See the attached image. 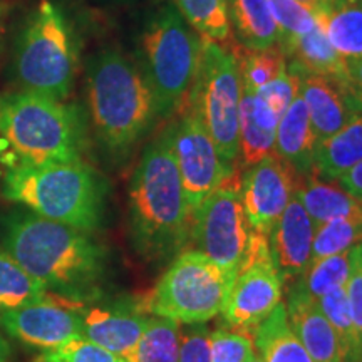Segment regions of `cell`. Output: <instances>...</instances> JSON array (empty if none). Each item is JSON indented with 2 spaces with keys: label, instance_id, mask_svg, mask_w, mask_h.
I'll list each match as a JSON object with an SVG mask.
<instances>
[{
  "label": "cell",
  "instance_id": "obj_1",
  "mask_svg": "<svg viewBox=\"0 0 362 362\" xmlns=\"http://www.w3.org/2000/svg\"><path fill=\"white\" fill-rule=\"evenodd\" d=\"M0 247L45 292L71 304L96 297L106 274V250L89 233L27 208L0 214Z\"/></svg>",
  "mask_w": 362,
  "mask_h": 362
},
{
  "label": "cell",
  "instance_id": "obj_2",
  "mask_svg": "<svg viewBox=\"0 0 362 362\" xmlns=\"http://www.w3.org/2000/svg\"><path fill=\"white\" fill-rule=\"evenodd\" d=\"M129 232L136 252L149 262L178 255L192 235L170 126L144 148L131 176Z\"/></svg>",
  "mask_w": 362,
  "mask_h": 362
},
{
  "label": "cell",
  "instance_id": "obj_3",
  "mask_svg": "<svg viewBox=\"0 0 362 362\" xmlns=\"http://www.w3.org/2000/svg\"><path fill=\"white\" fill-rule=\"evenodd\" d=\"M86 86L94 139L112 160H123L160 119L155 94L139 66L117 49L89 59Z\"/></svg>",
  "mask_w": 362,
  "mask_h": 362
},
{
  "label": "cell",
  "instance_id": "obj_4",
  "mask_svg": "<svg viewBox=\"0 0 362 362\" xmlns=\"http://www.w3.org/2000/svg\"><path fill=\"white\" fill-rule=\"evenodd\" d=\"M107 185L86 161L13 165L4 197L44 218L93 233L101 226Z\"/></svg>",
  "mask_w": 362,
  "mask_h": 362
},
{
  "label": "cell",
  "instance_id": "obj_5",
  "mask_svg": "<svg viewBox=\"0 0 362 362\" xmlns=\"http://www.w3.org/2000/svg\"><path fill=\"white\" fill-rule=\"evenodd\" d=\"M0 134L12 148L13 165L84 161L88 121L78 104L30 93L0 96Z\"/></svg>",
  "mask_w": 362,
  "mask_h": 362
},
{
  "label": "cell",
  "instance_id": "obj_6",
  "mask_svg": "<svg viewBox=\"0 0 362 362\" xmlns=\"http://www.w3.org/2000/svg\"><path fill=\"white\" fill-rule=\"evenodd\" d=\"M12 81L22 93L64 101L78 71V42L64 12L44 0L27 17L12 51Z\"/></svg>",
  "mask_w": 362,
  "mask_h": 362
},
{
  "label": "cell",
  "instance_id": "obj_7",
  "mask_svg": "<svg viewBox=\"0 0 362 362\" xmlns=\"http://www.w3.org/2000/svg\"><path fill=\"white\" fill-rule=\"evenodd\" d=\"M203 39L173 4L158 8L139 35L138 66L155 94L160 117L181 111L200 64Z\"/></svg>",
  "mask_w": 362,
  "mask_h": 362
},
{
  "label": "cell",
  "instance_id": "obj_8",
  "mask_svg": "<svg viewBox=\"0 0 362 362\" xmlns=\"http://www.w3.org/2000/svg\"><path fill=\"white\" fill-rule=\"evenodd\" d=\"M232 284L205 253L181 250L148 297L146 310L178 324H203L223 312Z\"/></svg>",
  "mask_w": 362,
  "mask_h": 362
},
{
  "label": "cell",
  "instance_id": "obj_9",
  "mask_svg": "<svg viewBox=\"0 0 362 362\" xmlns=\"http://www.w3.org/2000/svg\"><path fill=\"white\" fill-rule=\"evenodd\" d=\"M240 98L242 79L237 59L225 45L203 40L200 64L187 104L228 166H233L240 155Z\"/></svg>",
  "mask_w": 362,
  "mask_h": 362
},
{
  "label": "cell",
  "instance_id": "obj_10",
  "mask_svg": "<svg viewBox=\"0 0 362 362\" xmlns=\"http://www.w3.org/2000/svg\"><path fill=\"white\" fill-rule=\"evenodd\" d=\"M250 232L240 193V178L233 170L193 211L189 238L197 250L205 253L226 275L235 279L245 262Z\"/></svg>",
  "mask_w": 362,
  "mask_h": 362
},
{
  "label": "cell",
  "instance_id": "obj_11",
  "mask_svg": "<svg viewBox=\"0 0 362 362\" xmlns=\"http://www.w3.org/2000/svg\"><path fill=\"white\" fill-rule=\"evenodd\" d=\"M282 302V279L272 259L269 238L250 232L243 265L235 275L223 312L232 330L250 336Z\"/></svg>",
  "mask_w": 362,
  "mask_h": 362
},
{
  "label": "cell",
  "instance_id": "obj_12",
  "mask_svg": "<svg viewBox=\"0 0 362 362\" xmlns=\"http://www.w3.org/2000/svg\"><path fill=\"white\" fill-rule=\"evenodd\" d=\"M176 115L180 117L170 124L171 141L185 197L193 215L208 194L233 173V166L221 160L214 139L188 104Z\"/></svg>",
  "mask_w": 362,
  "mask_h": 362
},
{
  "label": "cell",
  "instance_id": "obj_13",
  "mask_svg": "<svg viewBox=\"0 0 362 362\" xmlns=\"http://www.w3.org/2000/svg\"><path fill=\"white\" fill-rule=\"evenodd\" d=\"M297 181L298 175L277 153L248 166L240 180V193L253 232L269 237L291 202Z\"/></svg>",
  "mask_w": 362,
  "mask_h": 362
},
{
  "label": "cell",
  "instance_id": "obj_14",
  "mask_svg": "<svg viewBox=\"0 0 362 362\" xmlns=\"http://www.w3.org/2000/svg\"><path fill=\"white\" fill-rule=\"evenodd\" d=\"M79 305L84 304H71L47 293L45 300L2 312L0 327L25 346L49 351L71 339L83 337Z\"/></svg>",
  "mask_w": 362,
  "mask_h": 362
},
{
  "label": "cell",
  "instance_id": "obj_15",
  "mask_svg": "<svg viewBox=\"0 0 362 362\" xmlns=\"http://www.w3.org/2000/svg\"><path fill=\"white\" fill-rule=\"evenodd\" d=\"M315 230V223L293 192L287 208L267 237L282 282L296 284L310 265Z\"/></svg>",
  "mask_w": 362,
  "mask_h": 362
},
{
  "label": "cell",
  "instance_id": "obj_16",
  "mask_svg": "<svg viewBox=\"0 0 362 362\" xmlns=\"http://www.w3.org/2000/svg\"><path fill=\"white\" fill-rule=\"evenodd\" d=\"M287 67L298 76V94L309 111L317 144L337 133L359 115L354 99L347 93L342 81L309 74L291 62Z\"/></svg>",
  "mask_w": 362,
  "mask_h": 362
},
{
  "label": "cell",
  "instance_id": "obj_17",
  "mask_svg": "<svg viewBox=\"0 0 362 362\" xmlns=\"http://www.w3.org/2000/svg\"><path fill=\"white\" fill-rule=\"evenodd\" d=\"M287 317L292 332L314 362H344V352L332 325L320 310L319 302L307 296L297 282L287 297Z\"/></svg>",
  "mask_w": 362,
  "mask_h": 362
},
{
  "label": "cell",
  "instance_id": "obj_18",
  "mask_svg": "<svg viewBox=\"0 0 362 362\" xmlns=\"http://www.w3.org/2000/svg\"><path fill=\"white\" fill-rule=\"evenodd\" d=\"M78 310L83 319V337L111 351L123 361L128 359L138 346L148 325V317L123 309L79 305Z\"/></svg>",
  "mask_w": 362,
  "mask_h": 362
},
{
  "label": "cell",
  "instance_id": "obj_19",
  "mask_svg": "<svg viewBox=\"0 0 362 362\" xmlns=\"http://www.w3.org/2000/svg\"><path fill=\"white\" fill-rule=\"evenodd\" d=\"M238 119L240 155L243 168H248L275 151L280 117L255 90L242 88Z\"/></svg>",
  "mask_w": 362,
  "mask_h": 362
},
{
  "label": "cell",
  "instance_id": "obj_20",
  "mask_svg": "<svg viewBox=\"0 0 362 362\" xmlns=\"http://www.w3.org/2000/svg\"><path fill=\"white\" fill-rule=\"evenodd\" d=\"M317 139L310 124V116L300 94L280 117L275 138V153L292 166L297 175H309L314 168Z\"/></svg>",
  "mask_w": 362,
  "mask_h": 362
},
{
  "label": "cell",
  "instance_id": "obj_21",
  "mask_svg": "<svg viewBox=\"0 0 362 362\" xmlns=\"http://www.w3.org/2000/svg\"><path fill=\"white\" fill-rule=\"evenodd\" d=\"M312 12L344 61L362 57V0H317Z\"/></svg>",
  "mask_w": 362,
  "mask_h": 362
},
{
  "label": "cell",
  "instance_id": "obj_22",
  "mask_svg": "<svg viewBox=\"0 0 362 362\" xmlns=\"http://www.w3.org/2000/svg\"><path fill=\"white\" fill-rule=\"evenodd\" d=\"M296 193L315 226L337 218H362V200L341 185L319 178L314 171L297 181Z\"/></svg>",
  "mask_w": 362,
  "mask_h": 362
},
{
  "label": "cell",
  "instance_id": "obj_23",
  "mask_svg": "<svg viewBox=\"0 0 362 362\" xmlns=\"http://www.w3.org/2000/svg\"><path fill=\"white\" fill-rule=\"evenodd\" d=\"M287 61L298 69L315 76H325L342 81L346 74V61L329 42L322 27L317 25L310 33L293 35L279 42Z\"/></svg>",
  "mask_w": 362,
  "mask_h": 362
},
{
  "label": "cell",
  "instance_id": "obj_24",
  "mask_svg": "<svg viewBox=\"0 0 362 362\" xmlns=\"http://www.w3.org/2000/svg\"><path fill=\"white\" fill-rule=\"evenodd\" d=\"M362 161V112L315 146L314 168L319 178L337 181Z\"/></svg>",
  "mask_w": 362,
  "mask_h": 362
},
{
  "label": "cell",
  "instance_id": "obj_25",
  "mask_svg": "<svg viewBox=\"0 0 362 362\" xmlns=\"http://www.w3.org/2000/svg\"><path fill=\"white\" fill-rule=\"evenodd\" d=\"M226 8L240 45L269 49L279 44L280 33L269 0H226Z\"/></svg>",
  "mask_w": 362,
  "mask_h": 362
},
{
  "label": "cell",
  "instance_id": "obj_26",
  "mask_svg": "<svg viewBox=\"0 0 362 362\" xmlns=\"http://www.w3.org/2000/svg\"><path fill=\"white\" fill-rule=\"evenodd\" d=\"M253 347L260 351L264 362H314L292 332L287 309L282 302L253 330Z\"/></svg>",
  "mask_w": 362,
  "mask_h": 362
},
{
  "label": "cell",
  "instance_id": "obj_27",
  "mask_svg": "<svg viewBox=\"0 0 362 362\" xmlns=\"http://www.w3.org/2000/svg\"><path fill=\"white\" fill-rule=\"evenodd\" d=\"M225 47L237 59L243 89H260L287 71L288 61L279 44L269 49H248L240 44H228Z\"/></svg>",
  "mask_w": 362,
  "mask_h": 362
},
{
  "label": "cell",
  "instance_id": "obj_28",
  "mask_svg": "<svg viewBox=\"0 0 362 362\" xmlns=\"http://www.w3.org/2000/svg\"><path fill=\"white\" fill-rule=\"evenodd\" d=\"M173 6L203 40L226 45L230 21L226 0H173Z\"/></svg>",
  "mask_w": 362,
  "mask_h": 362
},
{
  "label": "cell",
  "instance_id": "obj_29",
  "mask_svg": "<svg viewBox=\"0 0 362 362\" xmlns=\"http://www.w3.org/2000/svg\"><path fill=\"white\" fill-rule=\"evenodd\" d=\"M180 344L178 322L165 317L148 319L138 346L126 362H180Z\"/></svg>",
  "mask_w": 362,
  "mask_h": 362
},
{
  "label": "cell",
  "instance_id": "obj_30",
  "mask_svg": "<svg viewBox=\"0 0 362 362\" xmlns=\"http://www.w3.org/2000/svg\"><path fill=\"white\" fill-rule=\"evenodd\" d=\"M45 298L47 292L0 247V314Z\"/></svg>",
  "mask_w": 362,
  "mask_h": 362
},
{
  "label": "cell",
  "instance_id": "obj_31",
  "mask_svg": "<svg viewBox=\"0 0 362 362\" xmlns=\"http://www.w3.org/2000/svg\"><path fill=\"white\" fill-rule=\"evenodd\" d=\"M351 269V248L349 250L337 253V255L325 257L307 267L297 284L304 288L307 296H310L315 300L325 293L332 292L334 288L344 287L349 277Z\"/></svg>",
  "mask_w": 362,
  "mask_h": 362
},
{
  "label": "cell",
  "instance_id": "obj_32",
  "mask_svg": "<svg viewBox=\"0 0 362 362\" xmlns=\"http://www.w3.org/2000/svg\"><path fill=\"white\" fill-rule=\"evenodd\" d=\"M362 242V218H337L317 226L312 243V262L337 255Z\"/></svg>",
  "mask_w": 362,
  "mask_h": 362
},
{
  "label": "cell",
  "instance_id": "obj_33",
  "mask_svg": "<svg viewBox=\"0 0 362 362\" xmlns=\"http://www.w3.org/2000/svg\"><path fill=\"white\" fill-rule=\"evenodd\" d=\"M317 302H319L320 310H322L324 315L327 317L330 325L336 330L344 352V361H346L352 349H354V327H352L346 285L325 293V296L320 297Z\"/></svg>",
  "mask_w": 362,
  "mask_h": 362
},
{
  "label": "cell",
  "instance_id": "obj_34",
  "mask_svg": "<svg viewBox=\"0 0 362 362\" xmlns=\"http://www.w3.org/2000/svg\"><path fill=\"white\" fill-rule=\"evenodd\" d=\"M34 362H126L111 351L86 337L71 339L54 349L44 351Z\"/></svg>",
  "mask_w": 362,
  "mask_h": 362
},
{
  "label": "cell",
  "instance_id": "obj_35",
  "mask_svg": "<svg viewBox=\"0 0 362 362\" xmlns=\"http://www.w3.org/2000/svg\"><path fill=\"white\" fill-rule=\"evenodd\" d=\"M274 19L277 22L280 40L310 33L317 25L314 12L296 0H269Z\"/></svg>",
  "mask_w": 362,
  "mask_h": 362
},
{
  "label": "cell",
  "instance_id": "obj_36",
  "mask_svg": "<svg viewBox=\"0 0 362 362\" xmlns=\"http://www.w3.org/2000/svg\"><path fill=\"white\" fill-rule=\"evenodd\" d=\"M253 354L252 336L225 329L210 334V362H247Z\"/></svg>",
  "mask_w": 362,
  "mask_h": 362
},
{
  "label": "cell",
  "instance_id": "obj_37",
  "mask_svg": "<svg viewBox=\"0 0 362 362\" xmlns=\"http://www.w3.org/2000/svg\"><path fill=\"white\" fill-rule=\"evenodd\" d=\"M255 93L269 104L272 110L275 111V115L282 117L285 111L288 110V106H291L293 98L298 94V76L287 67L284 74H280L277 79L270 81L269 84L262 86Z\"/></svg>",
  "mask_w": 362,
  "mask_h": 362
},
{
  "label": "cell",
  "instance_id": "obj_38",
  "mask_svg": "<svg viewBox=\"0 0 362 362\" xmlns=\"http://www.w3.org/2000/svg\"><path fill=\"white\" fill-rule=\"evenodd\" d=\"M180 362H210V334L205 329H194L181 336Z\"/></svg>",
  "mask_w": 362,
  "mask_h": 362
},
{
  "label": "cell",
  "instance_id": "obj_39",
  "mask_svg": "<svg viewBox=\"0 0 362 362\" xmlns=\"http://www.w3.org/2000/svg\"><path fill=\"white\" fill-rule=\"evenodd\" d=\"M347 93L354 99L357 110L362 112V57L346 61V74L342 79Z\"/></svg>",
  "mask_w": 362,
  "mask_h": 362
},
{
  "label": "cell",
  "instance_id": "obj_40",
  "mask_svg": "<svg viewBox=\"0 0 362 362\" xmlns=\"http://www.w3.org/2000/svg\"><path fill=\"white\" fill-rule=\"evenodd\" d=\"M337 181L347 193L362 200V161L357 163L354 168H351Z\"/></svg>",
  "mask_w": 362,
  "mask_h": 362
},
{
  "label": "cell",
  "instance_id": "obj_41",
  "mask_svg": "<svg viewBox=\"0 0 362 362\" xmlns=\"http://www.w3.org/2000/svg\"><path fill=\"white\" fill-rule=\"evenodd\" d=\"M12 351H11V344L6 341V337L0 336V362H8L11 361Z\"/></svg>",
  "mask_w": 362,
  "mask_h": 362
},
{
  "label": "cell",
  "instance_id": "obj_42",
  "mask_svg": "<svg viewBox=\"0 0 362 362\" xmlns=\"http://www.w3.org/2000/svg\"><path fill=\"white\" fill-rule=\"evenodd\" d=\"M296 2H300V4H304L305 7H309L310 11H312V8H314V6H315V2H317V0H296Z\"/></svg>",
  "mask_w": 362,
  "mask_h": 362
},
{
  "label": "cell",
  "instance_id": "obj_43",
  "mask_svg": "<svg viewBox=\"0 0 362 362\" xmlns=\"http://www.w3.org/2000/svg\"><path fill=\"white\" fill-rule=\"evenodd\" d=\"M247 362H264V359H262V356H257V354H253L250 359H248Z\"/></svg>",
  "mask_w": 362,
  "mask_h": 362
},
{
  "label": "cell",
  "instance_id": "obj_44",
  "mask_svg": "<svg viewBox=\"0 0 362 362\" xmlns=\"http://www.w3.org/2000/svg\"><path fill=\"white\" fill-rule=\"evenodd\" d=\"M0 34H2V12H0Z\"/></svg>",
  "mask_w": 362,
  "mask_h": 362
}]
</instances>
